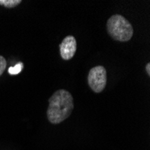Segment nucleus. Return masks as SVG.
I'll return each instance as SVG.
<instances>
[{
    "label": "nucleus",
    "mask_w": 150,
    "mask_h": 150,
    "mask_svg": "<svg viewBox=\"0 0 150 150\" xmlns=\"http://www.w3.org/2000/svg\"><path fill=\"white\" fill-rule=\"evenodd\" d=\"M74 109L72 94L64 89L58 90L49 99L47 117L51 124H59L70 116Z\"/></svg>",
    "instance_id": "f257e3e1"
},
{
    "label": "nucleus",
    "mask_w": 150,
    "mask_h": 150,
    "mask_svg": "<svg viewBox=\"0 0 150 150\" xmlns=\"http://www.w3.org/2000/svg\"><path fill=\"white\" fill-rule=\"evenodd\" d=\"M106 25L109 35L118 42H128L133 36L134 31L131 23L120 15L111 16Z\"/></svg>",
    "instance_id": "f03ea898"
},
{
    "label": "nucleus",
    "mask_w": 150,
    "mask_h": 150,
    "mask_svg": "<svg viewBox=\"0 0 150 150\" xmlns=\"http://www.w3.org/2000/svg\"><path fill=\"white\" fill-rule=\"evenodd\" d=\"M87 83L94 93H101L107 84V72L103 66H96L90 69L87 76Z\"/></svg>",
    "instance_id": "7ed1b4c3"
},
{
    "label": "nucleus",
    "mask_w": 150,
    "mask_h": 150,
    "mask_svg": "<svg viewBox=\"0 0 150 150\" xmlns=\"http://www.w3.org/2000/svg\"><path fill=\"white\" fill-rule=\"evenodd\" d=\"M60 56L64 60L71 59L76 51V40L72 35H69L63 39L62 42L59 44Z\"/></svg>",
    "instance_id": "20e7f679"
},
{
    "label": "nucleus",
    "mask_w": 150,
    "mask_h": 150,
    "mask_svg": "<svg viewBox=\"0 0 150 150\" xmlns=\"http://www.w3.org/2000/svg\"><path fill=\"white\" fill-rule=\"evenodd\" d=\"M21 3L22 0H0V5L7 8L16 7Z\"/></svg>",
    "instance_id": "39448f33"
},
{
    "label": "nucleus",
    "mask_w": 150,
    "mask_h": 150,
    "mask_svg": "<svg viewBox=\"0 0 150 150\" xmlns=\"http://www.w3.org/2000/svg\"><path fill=\"white\" fill-rule=\"evenodd\" d=\"M23 69V64L22 62H19L17 65L13 66V67H11L10 69H8V72H9V74L12 75V76H13V75H17V74H19V73L22 71Z\"/></svg>",
    "instance_id": "423d86ee"
},
{
    "label": "nucleus",
    "mask_w": 150,
    "mask_h": 150,
    "mask_svg": "<svg viewBox=\"0 0 150 150\" xmlns=\"http://www.w3.org/2000/svg\"><path fill=\"white\" fill-rule=\"evenodd\" d=\"M6 65H7V63H6V59H5L3 56L0 55V76H1V75H2V74L4 73V71L6 70Z\"/></svg>",
    "instance_id": "0eeeda50"
},
{
    "label": "nucleus",
    "mask_w": 150,
    "mask_h": 150,
    "mask_svg": "<svg viewBox=\"0 0 150 150\" xmlns=\"http://www.w3.org/2000/svg\"><path fill=\"white\" fill-rule=\"evenodd\" d=\"M146 71L148 76H150V63H147L146 65Z\"/></svg>",
    "instance_id": "6e6552de"
}]
</instances>
